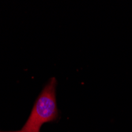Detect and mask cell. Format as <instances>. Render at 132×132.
I'll list each match as a JSON object with an SVG mask.
<instances>
[{
	"label": "cell",
	"mask_w": 132,
	"mask_h": 132,
	"mask_svg": "<svg viewBox=\"0 0 132 132\" xmlns=\"http://www.w3.org/2000/svg\"><path fill=\"white\" fill-rule=\"evenodd\" d=\"M57 81L52 78L36 101L28 120L21 128L22 132H40L41 126L53 121L58 115L55 88Z\"/></svg>",
	"instance_id": "obj_1"
},
{
	"label": "cell",
	"mask_w": 132,
	"mask_h": 132,
	"mask_svg": "<svg viewBox=\"0 0 132 132\" xmlns=\"http://www.w3.org/2000/svg\"><path fill=\"white\" fill-rule=\"evenodd\" d=\"M0 132H1V131H0ZM9 132H22L21 130H19V131H9Z\"/></svg>",
	"instance_id": "obj_2"
}]
</instances>
